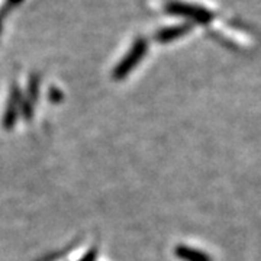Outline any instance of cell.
Here are the masks:
<instances>
[{
    "label": "cell",
    "instance_id": "6da1fadb",
    "mask_svg": "<svg viewBox=\"0 0 261 261\" xmlns=\"http://www.w3.org/2000/svg\"><path fill=\"white\" fill-rule=\"evenodd\" d=\"M147 48H148L147 39L138 38L134 42V45L130 47L128 54L123 57L121 61H119V64L115 67V70H113V79L115 80H123L137 65L140 64L141 60L147 54Z\"/></svg>",
    "mask_w": 261,
    "mask_h": 261
},
{
    "label": "cell",
    "instance_id": "7a4b0ae2",
    "mask_svg": "<svg viewBox=\"0 0 261 261\" xmlns=\"http://www.w3.org/2000/svg\"><path fill=\"white\" fill-rule=\"evenodd\" d=\"M166 12L176 16L192 19L199 23H209L214 19V13L209 9L185 2H170L166 5Z\"/></svg>",
    "mask_w": 261,
    "mask_h": 261
},
{
    "label": "cell",
    "instance_id": "277c9868",
    "mask_svg": "<svg viewBox=\"0 0 261 261\" xmlns=\"http://www.w3.org/2000/svg\"><path fill=\"white\" fill-rule=\"evenodd\" d=\"M39 96V75L32 74L29 77L28 92L27 96L22 97V106H20V113L27 121H31L34 116V108Z\"/></svg>",
    "mask_w": 261,
    "mask_h": 261
},
{
    "label": "cell",
    "instance_id": "5b68a950",
    "mask_svg": "<svg viewBox=\"0 0 261 261\" xmlns=\"http://www.w3.org/2000/svg\"><path fill=\"white\" fill-rule=\"evenodd\" d=\"M192 31V25L190 23H181V25H174V27H170V28H163L160 29L159 32L155 34V39L161 42V44H167L171 42L177 38L186 35Z\"/></svg>",
    "mask_w": 261,
    "mask_h": 261
},
{
    "label": "cell",
    "instance_id": "9c48e42d",
    "mask_svg": "<svg viewBox=\"0 0 261 261\" xmlns=\"http://www.w3.org/2000/svg\"><path fill=\"white\" fill-rule=\"evenodd\" d=\"M9 2H12V3H20L22 0H9Z\"/></svg>",
    "mask_w": 261,
    "mask_h": 261
},
{
    "label": "cell",
    "instance_id": "8992f818",
    "mask_svg": "<svg viewBox=\"0 0 261 261\" xmlns=\"http://www.w3.org/2000/svg\"><path fill=\"white\" fill-rule=\"evenodd\" d=\"M176 255L185 261H211L207 254L197 251L195 248H190L186 245H177L176 247Z\"/></svg>",
    "mask_w": 261,
    "mask_h": 261
},
{
    "label": "cell",
    "instance_id": "ba28073f",
    "mask_svg": "<svg viewBox=\"0 0 261 261\" xmlns=\"http://www.w3.org/2000/svg\"><path fill=\"white\" fill-rule=\"evenodd\" d=\"M80 261H96V251L92 250V251H89L87 254H84L83 257L80 258Z\"/></svg>",
    "mask_w": 261,
    "mask_h": 261
},
{
    "label": "cell",
    "instance_id": "3957f363",
    "mask_svg": "<svg viewBox=\"0 0 261 261\" xmlns=\"http://www.w3.org/2000/svg\"><path fill=\"white\" fill-rule=\"evenodd\" d=\"M20 106H22V93L19 86L13 84L10 89L9 99L6 103V109L3 113V119H2V125L5 129H12L15 126V123L18 121L19 113H20Z\"/></svg>",
    "mask_w": 261,
    "mask_h": 261
},
{
    "label": "cell",
    "instance_id": "52a82bcc",
    "mask_svg": "<svg viewBox=\"0 0 261 261\" xmlns=\"http://www.w3.org/2000/svg\"><path fill=\"white\" fill-rule=\"evenodd\" d=\"M48 97H49V100L53 103H58L61 102V99H63V93L56 89V87H53L51 90H49V94H48Z\"/></svg>",
    "mask_w": 261,
    "mask_h": 261
}]
</instances>
